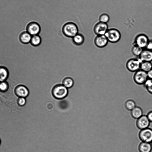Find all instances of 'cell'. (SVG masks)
<instances>
[{
	"label": "cell",
	"mask_w": 152,
	"mask_h": 152,
	"mask_svg": "<svg viewBox=\"0 0 152 152\" xmlns=\"http://www.w3.org/2000/svg\"><path fill=\"white\" fill-rule=\"evenodd\" d=\"M62 31L66 37L72 38L78 33V28L74 23L68 22L65 23L62 26Z\"/></svg>",
	"instance_id": "cell-1"
},
{
	"label": "cell",
	"mask_w": 152,
	"mask_h": 152,
	"mask_svg": "<svg viewBox=\"0 0 152 152\" xmlns=\"http://www.w3.org/2000/svg\"><path fill=\"white\" fill-rule=\"evenodd\" d=\"M68 89L62 84L55 86L52 90V94L54 98L57 99H62L68 95Z\"/></svg>",
	"instance_id": "cell-2"
},
{
	"label": "cell",
	"mask_w": 152,
	"mask_h": 152,
	"mask_svg": "<svg viewBox=\"0 0 152 152\" xmlns=\"http://www.w3.org/2000/svg\"><path fill=\"white\" fill-rule=\"evenodd\" d=\"M108 42L115 43L121 39V34L120 31L115 28L108 29L104 34Z\"/></svg>",
	"instance_id": "cell-3"
},
{
	"label": "cell",
	"mask_w": 152,
	"mask_h": 152,
	"mask_svg": "<svg viewBox=\"0 0 152 152\" xmlns=\"http://www.w3.org/2000/svg\"><path fill=\"white\" fill-rule=\"evenodd\" d=\"M133 78L135 83L139 85H144L148 79L147 72L141 69L135 72Z\"/></svg>",
	"instance_id": "cell-4"
},
{
	"label": "cell",
	"mask_w": 152,
	"mask_h": 152,
	"mask_svg": "<svg viewBox=\"0 0 152 152\" xmlns=\"http://www.w3.org/2000/svg\"><path fill=\"white\" fill-rule=\"evenodd\" d=\"M26 31L32 36L39 34L41 31V28L37 22L32 21H30L27 24Z\"/></svg>",
	"instance_id": "cell-5"
},
{
	"label": "cell",
	"mask_w": 152,
	"mask_h": 152,
	"mask_svg": "<svg viewBox=\"0 0 152 152\" xmlns=\"http://www.w3.org/2000/svg\"><path fill=\"white\" fill-rule=\"evenodd\" d=\"M141 62L139 59L130 58L126 62V68L129 71L132 72H135L140 69Z\"/></svg>",
	"instance_id": "cell-6"
},
{
	"label": "cell",
	"mask_w": 152,
	"mask_h": 152,
	"mask_svg": "<svg viewBox=\"0 0 152 152\" xmlns=\"http://www.w3.org/2000/svg\"><path fill=\"white\" fill-rule=\"evenodd\" d=\"M139 137L142 142L151 143L152 141V129L148 127L141 130Z\"/></svg>",
	"instance_id": "cell-7"
},
{
	"label": "cell",
	"mask_w": 152,
	"mask_h": 152,
	"mask_svg": "<svg viewBox=\"0 0 152 152\" xmlns=\"http://www.w3.org/2000/svg\"><path fill=\"white\" fill-rule=\"evenodd\" d=\"M149 40L148 37L145 34H140L135 37L133 44L144 49L145 48Z\"/></svg>",
	"instance_id": "cell-8"
},
{
	"label": "cell",
	"mask_w": 152,
	"mask_h": 152,
	"mask_svg": "<svg viewBox=\"0 0 152 152\" xmlns=\"http://www.w3.org/2000/svg\"><path fill=\"white\" fill-rule=\"evenodd\" d=\"M14 92L19 97L26 98L29 94V89L26 86L23 85H19L15 87L14 90Z\"/></svg>",
	"instance_id": "cell-9"
},
{
	"label": "cell",
	"mask_w": 152,
	"mask_h": 152,
	"mask_svg": "<svg viewBox=\"0 0 152 152\" xmlns=\"http://www.w3.org/2000/svg\"><path fill=\"white\" fill-rule=\"evenodd\" d=\"M108 29V25L107 23L99 21L94 25L93 31L96 35H104Z\"/></svg>",
	"instance_id": "cell-10"
},
{
	"label": "cell",
	"mask_w": 152,
	"mask_h": 152,
	"mask_svg": "<svg viewBox=\"0 0 152 152\" xmlns=\"http://www.w3.org/2000/svg\"><path fill=\"white\" fill-rule=\"evenodd\" d=\"M95 46L97 48H102L105 47L108 41L104 35H96L94 39Z\"/></svg>",
	"instance_id": "cell-11"
},
{
	"label": "cell",
	"mask_w": 152,
	"mask_h": 152,
	"mask_svg": "<svg viewBox=\"0 0 152 152\" xmlns=\"http://www.w3.org/2000/svg\"><path fill=\"white\" fill-rule=\"evenodd\" d=\"M150 123L147 115H143L137 119L136 124L137 127L139 129L142 130L148 128Z\"/></svg>",
	"instance_id": "cell-12"
},
{
	"label": "cell",
	"mask_w": 152,
	"mask_h": 152,
	"mask_svg": "<svg viewBox=\"0 0 152 152\" xmlns=\"http://www.w3.org/2000/svg\"><path fill=\"white\" fill-rule=\"evenodd\" d=\"M138 57L141 62H151L152 61V51L144 49Z\"/></svg>",
	"instance_id": "cell-13"
},
{
	"label": "cell",
	"mask_w": 152,
	"mask_h": 152,
	"mask_svg": "<svg viewBox=\"0 0 152 152\" xmlns=\"http://www.w3.org/2000/svg\"><path fill=\"white\" fill-rule=\"evenodd\" d=\"M32 36L26 31H24L20 33L18 38L19 41L23 44H28L30 43Z\"/></svg>",
	"instance_id": "cell-14"
},
{
	"label": "cell",
	"mask_w": 152,
	"mask_h": 152,
	"mask_svg": "<svg viewBox=\"0 0 152 152\" xmlns=\"http://www.w3.org/2000/svg\"><path fill=\"white\" fill-rule=\"evenodd\" d=\"M138 150L139 152H151L152 145L150 143L142 142L139 145Z\"/></svg>",
	"instance_id": "cell-15"
},
{
	"label": "cell",
	"mask_w": 152,
	"mask_h": 152,
	"mask_svg": "<svg viewBox=\"0 0 152 152\" xmlns=\"http://www.w3.org/2000/svg\"><path fill=\"white\" fill-rule=\"evenodd\" d=\"M72 40L75 45H80L84 43L85 41V37L82 34L78 33L72 38Z\"/></svg>",
	"instance_id": "cell-16"
},
{
	"label": "cell",
	"mask_w": 152,
	"mask_h": 152,
	"mask_svg": "<svg viewBox=\"0 0 152 152\" xmlns=\"http://www.w3.org/2000/svg\"><path fill=\"white\" fill-rule=\"evenodd\" d=\"M9 75V72L5 67L0 66V82L6 81Z\"/></svg>",
	"instance_id": "cell-17"
},
{
	"label": "cell",
	"mask_w": 152,
	"mask_h": 152,
	"mask_svg": "<svg viewBox=\"0 0 152 152\" xmlns=\"http://www.w3.org/2000/svg\"><path fill=\"white\" fill-rule=\"evenodd\" d=\"M131 115L133 118L137 119L143 115L142 110L140 107H135L131 111Z\"/></svg>",
	"instance_id": "cell-18"
},
{
	"label": "cell",
	"mask_w": 152,
	"mask_h": 152,
	"mask_svg": "<svg viewBox=\"0 0 152 152\" xmlns=\"http://www.w3.org/2000/svg\"><path fill=\"white\" fill-rule=\"evenodd\" d=\"M42 39L39 35H36L32 36L30 42V44L34 46H38L41 43Z\"/></svg>",
	"instance_id": "cell-19"
},
{
	"label": "cell",
	"mask_w": 152,
	"mask_h": 152,
	"mask_svg": "<svg viewBox=\"0 0 152 152\" xmlns=\"http://www.w3.org/2000/svg\"><path fill=\"white\" fill-rule=\"evenodd\" d=\"M74 80L70 77L65 78L62 82V84L68 89L72 88L74 85Z\"/></svg>",
	"instance_id": "cell-20"
},
{
	"label": "cell",
	"mask_w": 152,
	"mask_h": 152,
	"mask_svg": "<svg viewBox=\"0 0 152 152\" xmlns=\"http://www.w3.org/2000/svg\"><path fill=\"white\" fill-rule=\"evenodd\" d=\"M152 69V63L151 62L142 61L140 69L147 72Z\"/></svg>",
	"instance_id": "cell-21"
},
{
	"label": "cell",
	"mask_w": 152,
	"mask_h": 152,
	"mask_svg": "<svg viewBox=\"0 0 152 152\" xmlns=\"http://www.w3.org/2000/svg\"><path fill=\"white\" fill-rule=\"evenodd\" d=\"M142 48L139 46L133 44L131 49V51L133 54L136 56L139 57L142 53Z\"/></svg>",
	"instance_id": "cell-22"
},
{
	"label": "cell",
	"mask_w": 152,
	"mask_h": 152,
	"mask_svg": "<svg viewBox=\"0 0 152 152\" xmlns=\"http://www.w3.org/2000/svg\"><path fill=\"white\" fill-rule=\"evenodd\" d=\"M125 106L127 109L131 111L136 107V103L134 101L132 100H129L126 102Z\"/></svg>",
	"instance_id": "cell-23"
},
{
	"label": "cell",
	"mask_w": 152,
	"mask_h": 152,
	"mask_svg": "<svg viewBox=\"0 0 152 152\" xmlns=\"http://www.w3.org/2000/svg\"><path fill=\"white\" fill-rule=\"evenodd\" d=\"M144 85L148 91L152 94V80L148 79Z\"/></svg>",
	"instance_id": "cell-24"
},
{
	"label": "cell",
	"mask_w": 152,
	"mask_h": 152,
	"mask_svg": "<svg viewBox=\"0 0 152 152\" xmlns=\"http://www.w3.org/2000/svg\"><path fill=\"white\" fill-rule=\"evenodd\" d=\"M9 88V85L6 81L0 82V92L4 93L7 91Z\"/></svg>",
	"instance_id": "cell-25"
},
{
	"label": "cell",
	"mask_w": 152,
	"mask_h": 152,
	"mask_svg": "<svg viewBox=\"0 0 152 152\" xmlns=\"http://www.w3.org/2000/svg\"><path fill=\"white\" fill-rule=\"evenodd\" d=\"M110 19L109 15L105 13L101 14L99 18L100 22L107 23L109 21Z\"/></svg>",
	"instance_id": "cell-26"
},
{
	"label": "cell",
	"mask_w": 152,
	"mask_h": 152,
	"mask_svg": "<svg viewBox=\"0 0 152 152\" xmlns=\"http://www.w3.org/2000/svg\"><path fill=\"white\" fill-rule=\"evenodd\" d=\"M27 102V100L26 98L24 97H19L18 100V105L20 106H25Z\"/></svg>",
	"instance_id": "cell-27"
},
{
	"label": "cell",
	"mask_w": 152,
	"mask_h": 152,
	"mask_svg": "<svg viewBox=\"0 0 152 152\" xmlns=\"http://www.w3.org/2000/svg\"><path fill=\"white\" fill-rule=\"evenodd\" d=\"M145 49L152 51V39H149Z\"/></svg>",
	"instance_id": "cell-28"
},
{
	"label": "cell",
	"mask_w": 152,
	"mask_h": 152,
	"mask_svg": "<svg viewBox=\"0 0 152 152\" xmlns=\"http://www.w3.org/2000/svg\"><path fill=\"white\" fill-rule=\"evenodd\" d=\"M147 116L150 122L152 123V110L148 113Z\"/></svg>",
	"instance_id": "cell-29"
},
{
	"label": "cell",
	"mask_w": 152,
	"mask_h": 152,
	"mask_svg": "<svg viewBox=\"0 0 152 152\" xmlns=\"http://www.w3.org/2000/svg\"><path fill=\"white\" fill-rule=\"evenodd\" d=\"M148 78L152 80V69L147 72Z\"/></svg>",
	"instance_id": "cell-30"
},
{
	"label": "cell",
	"mask_w": 152,
	"mask_h": 152,
	"mask_svg": "<svg viewBox=\"0 0 152 152\" xmlns=\"http://www.w3.org/2000/svg\"><path fill=\"white\" fill-rule=\"evenodd\" d=\"M1 139H0V145L1 144Z\"/></svg>",
	"instance_id": "cell-31"
},
{
	"label": "cell",
	"mask_w": 152,
	"mask_h": 152,
	"mask_svg": "<svg viewBox=\"0 0 152 152\" xmlns=\"http://www.w3.org/2000/svg\"><path fill=\"white\" fill-rule=\"evenodd\" d=\"M151 145H152V142H151Z\"/></svg>",
	"instance_id": "cell-32"
}]
</instances>
